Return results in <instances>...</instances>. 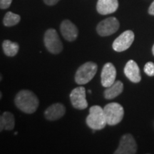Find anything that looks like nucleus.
Masks as SVG:
<instances>
[{"instance_id":"23","label":"nucleus","mask_w":154,"mask_h":154,"mask_svg":"<svg viewBox=\"0 0 154 154\" xmlns=\"http://www.w3.org/2000/svg\"><path fill=\"white\" fill-rule=\"evenodd\" d=\"M152 52H153V54L154 56V44H153V47H152Z\"/></svg>"},{"instance_id":"16","label":"nucleus","mask_w":154,"mask_h":154,"mask_svg":"<svg viewBox=\"0 0 154 154\" xmlns=\"http://www.w3.org/2000/svg\"><path fill=\"white\" fill-rule=\"evenodd\" d=\"M15 126V119L14 115L9 111H5L0 118V131L4 129L11 131Z\"/></svg>"},{"instance_id":"20","label":"nucleus","mask_w":154,"mask_h":154,"mask_svg":"<svg viewBox=\"0 0 154 154\" xmlns=\"http://www.w3.org/2000/svg\"><path fill=\"white\" fill-rule=\"evenodd\" d=\"M12 0H0V8L6 9L10 7Z\"/></svg>"},{"instance_id":"12","label":"nucleus","mask_w":154,"mask_h":154,"mask_svg":"<svg viewBox=\"0 0 154 154\" xmlns=\"http://www.w3.org/2000/svg\"><path fill=\"white\" fill-rule=\"evenodd\" d=\"M66 109L62 103H56L48 107L44 111V116L49 121H57L63 116Z\"/></svg>"},{"instance_id":"5","label":"nucleus","mask_w":154,"mask_h":154,"mask_svg":"<svg viewBox=\"0 0 154 154\" xmlns=\"http://www.w3.org/2000/svg\"><path fill=\"white\" fill-rule=\"evenodd\" d=\"M44 45L50 53L58 54L63 50L62 42L54 29H49L44 34Z\"/></svg>"},{"instance_id":"14","label":"nucleus","mask_w":154,"mask_h":154,"mask_svg":"<svg viewBox=\"0 0 154 154\" xmlns=\"http://www.w3.org/2000/svg\"><path fill=\"white\" fill-rule=\"evenodd\" d=\"M124 72L127 78L133 83H138L141 80L139 67L134 60H129L126 63Z\"/></svg>"},{"instance_id":"11","label":"nucleus","mask_w":154,"mask_h":154,"mask_svg":"<svg viewBox=\"0 0 154 154\" xmlns=\"http://www.w3.org/2000/svg\"><path fill=\"white\" fill-rule=\"evenodd\" d=\"M60 31L63 37L68 42L74 41L79 34L78 29L76 25L69 19H65L61 22Z\"/></svg>"},{"instance_id":"8","label":"nucleus","mask_w":154,"mask_h":154,"mask_svg":"<svg viewBox=\"0 0 154 154\" xmlns=\"http://www.w3.org/2000/svg\"><path fill=\"white\" fill-rule=\"evenodd\" d=\"M135 35L131 30H126L119 36L112 44L113 49L117 52L126 51L128 49L134 41Z\"/></svg>"},{"instance_id":"18","label":"nucleus","mask_w":154,"mask_h":154,"mask_svg":"<svg viewBox=\"0 0 154 154\" xmlns=\"http://www.w3.org/2000/svg\"><path fill=\"white\" fill-rule=\"evenodd\" d=\"M21 17L19 14H14L11 11H8L5 14L3 19V23L6 26H12L20 22Z\"/></svg>"},{"instance_id":"2","label":"nucleus","mask_w":154,"mask_h":154,"mask_svg":"<svg viewBox=\"0 0 154 154\" xmlns=\"http://www.w3.org/2000/svg\"><path fill=\"white\" fill-rule=\"evenodd\" d=\"M86 121L87 126L92 130H101L104 128L107 122L103 109L97 105L91 106Z\"/></svg>"},{"instance_id":"24","label":"nucleus","mask_w":154,"mask_h":154,"mask_svg":"<svg viewBox=\"0 0 154 154\" xmlns=\"http://www.w3.org/2000/svg\"><path fill=\"white\" fill-rule=\"evenodd\" d=\"M2 94L0 93V97H1V99H2Z\"/></svg>"},{"instance_id":"13","label":"nucleus","mask_w":154,"mask_h":154,"mask_svg":"<svg viewBox=\"0 0 154 154\" xmlns=\"http://www.w3.org/2000/svg\"><path fill=\"white\" fill-rule=\"evenodd\" d=\"M118 0H98L96 4V10L102 15L114 13L118 9Z\"/></svg>"},{"instance_id":"4","label":"nucleus","mask_w":154,"mask_h":154,"mask_svg":"<svg viewBox=\"0 0 154 154\" xmlns=\"http://www.w3.org/2000/svg\"><path fill=\"white\" fill-rule=\"evenodd\" d=\"M103 111L106 119L107 124L115 126L122 121L124 116V109L122 106L118 103H108L103 108Z\"/></svg>"},{"instance_id":"10","label":"nucleus","mask_w":154,"mask_h":154,"mask_svg":"<svg viewBox=\"0 0 154 154\" xmlns=\"http://www.w3.org/2000/svg\"><path fill=\"white\" fill-rule=\"evenodd\" d=\"M116 70L113 63H106L102 69L101 74V84L103 87L108 88L111 86L116 81Z\"/></svg>"},{"instance_id":"21","label":"nucleus","mask_w":154,"mask_h":154,"mask_svg":"<svg viewBox=\"0 0 154 154\" xmlns=\"http://www.w3.org/2000/svg\"><path fill=\"white\" fill-rule=\"evenodd\" d=\"M44 2L47 5L49 6H53L57 5V4L59 2L60 0H43Z\"/></svg>"},{"instance_id":"15","label":"nucleus","mask_w":154,"mask_h":154,"mask_svg":"<svg viewBox=\"0 0 154 154\" xmlns=\"http://www.w3.org/2000/svg\"><path fill=\"white\" fill-rule=\"evenodd\" d=\"M124 91V84L121 81H117L109 87H108L103 92L106 99L110 100L120 95Z\"/></svg>"},{"instance_id":"3","label":"nucleus","mask_w":154,"mask_h":154,"mask_svg":"<svg viewBox=\"0 0 154 154\" xmlns=\"http://www.w3.org/2000/svg\"><path fill=\"white\" fill-rule=\"evenodd\" d=\"M98 66L96 63L88 61L77 69L75 74V82L79 85L86 84L92 80L97 72Z\"/></svg>"},{"instance_id":"7","label":"nucleus","mask_w":154,"mask_h":154,"mask_svg":"<svg viewBox=\"0 0 154 154\" xmlns=\"http://www.w3.org/2000/svg\"><path fill=\"white\" fill-rule=\"evenodd\" d=\"M137 151V143L133 136L130 134L124 135L121 138L118 149L115 154H134Z\"/></svg>"},{"instance_id":"19","label":"nucleus","mask_w":154,"mask_h":154,"mask_svg":"<svg viewBox=\"0 0 154 154\" xmlns=\"http://www.w3.org/2000/svg\"><path fill=\"white\" fill-rule=\"evenodd\" d=\"M144 72L149 76H154V63L149 61L144 66Z\"/></svg>"},{"instance_id":"9","label":"nucleus","mask_w":154,"mask_h":154,"mask_svg":"<svg viewBox=\"0 0 154 154\" xmlns=\"http://www.w3.org/2000/svg\"><path fill=\"white\" fill-rule=\"evenodd\" d=\"M71 103L75 109L83 110L88 107V102L86 99V89L83 86L76 87L70 94Z\"/></svg>"},{"instance_id":"22","label":"nucleus","mask_w":154,"mask_h":154,"mask_svg":"<svg viewBox=\"0 0 154 154\" xmlns=\"http://www.w3.org/2000/svg\"><path fill=\"white\" fill-rule=\"evenodd\" d=\"M149 14L154 16V1L152 2V4L150 5L149 8Z\"/></svg>"},{"instance_id":"1","label":"nucleus","mask_w":154,"mask_h":154,"mask_svg":"<svg viewBox=\"0 0 154 154\" xmlns=\"http://www.w3.org/2000/svg\"><path fill=\"white\" fill-rule=\"evenodd\" d=\"M14 103L20 111L31 114L37 110L39 101L34 93L29 90H22L14 98Z\"/></svg>"},{"instance_id":"6","label":"nucleus","mask_w":154,"mask_h":154,"mask_svg":"<svg viewBox=\"0 0 154 154\" xmlns=\"http://www.w3.org/2000/svg\"><path fill=\"white\" fill-rule=\"evenodd\" d=\"M120 26L119 20L116 17H111L103 19L96 26V32L101 36H108L116 33Z\"/></svg>"},{"instance_id":"17","label":"nucleus","mask_w":154,"mask_h":154,"mask_svg":"<svg viewBox=\"0 0 154 154\" xmlns=\"http://www.w3.org/2000/svg\"><path fill=\"white\" fill-rule=\"evenodd\" d=\"M4 53L7 57H14L18 53L19 46L17 42H12L10 40H5L2 43Z\"/></svg>"}]
</instances>
